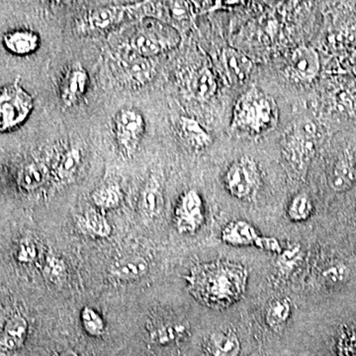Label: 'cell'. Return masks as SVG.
Wrapping results in <instances>:
<instances>
[{
    "label": "cell",
    "mask_w": 356,
    "mask_h": 356,
    "mask_svg": "<svg viewBox=\"0 0 356 356\" xmlns=\"http://www.w3.org/2000/svg\"><path fill=\"white\" fill-rule=\"evenodd\" d=\"M36 255V250L32 243H24L21 245L19 257L22 261H30Z\"/></svg>",
    "instance_id": "d590c367"
},
{
    "label": "cell",
    "mask_w": 356,
    "mask_h": 356,
    "mask_svg": "<svg viewBox=\"0 0 356 356\" xmlns=\"http://www.w3.org/2000/svg\"><path fill=\"white\" fill-rule=\"evenodd\" d=\"M355 221H356V207H355Z\"/></svg>",
    "instance_id": "f35d334b"
},
{
    "label": "cell",
    "mask_w": 356,
    "mask_h": 356,
    "mask_svg": "<svg viewBox=\"0 0 356 356\" xmlns=\"http://www.w3.org/2000/svg\"><path fill=\"white\" fill-rule=\"evenodd\" d=\"M127 7L120 6H104L89 10L76 21L77 32L88 34L109 29L123 19Z\"/></svg>",
    "instance_id": "8fae6325"
},
{
    "label": "cell",
    "mask_w": 356,
    "mask_h": 356,
    "mask_svg": "<svg viewBox=\"0 0 356 356\" xmlns=\"http://www.w3.org/2000/svg\"><path fill=\"white\" fill-rule=\"evenodd\" d=\"M140 208L149 218L158 217L163 209V195L161 184L156 178L147 181L140 195Z\"/></svg>",
    "instance_id": "cb8c5ba5"
},
{
    "label": "cell",
    "mask_w": 356,
    "mask_h": 356,
    "mask_svg": "<svg viewBox=\"0 0 356 356\" xmlns=\"http://www.w3.org/2000/svg\"><path fill=\"white\" fill-rule=\"evenodd\" d=\"M83 163V153L77 147H70L60 154L55 166V177L58 181H70L74 177Z\"/></svg>",
    "instance_id": "603a6c76"
},
{
    "label": "cell",
    "mask_w": 356,
    "mask_h": 356,
    "mask_svg": "<svg viewBox=\"0 0 356 356\" xmlns=\"http://www.w3.org/2000/svg\"><path fill=\"white\" fill-rule=\"evenodd\" d=\"M348 348L350 356H356V334H353V336L350 337Z\"/></svg>",
    "instance_id": "8d00e7d4"
},
{
    "label": "cell",
    "mask_w": 356,
    "mask_h": 356,
    "mask_svg": "<svg viewBox=\"0 0 356 356\" xmlns=\"http://www.w3.org/2000/svg\"><path fill=\"white\" fill-rule=\"evenodd\" d=\"M89 76L88 70L81 63H74L67 67L58 83V96L67 108L81 102L88 90Z\"/></svg>",
    "instance_id": "ba28073f"
},
{
    "label": "cell",
    "mask_w": 356,
    "mask_h": 356,
    "mask_svg": "<svg viewBox=\"0 0 356 356\" xmlns=\"http://www.w3.org/2000/svg\"><path fill=\"white\" fill-rule=\"evenodd\" d=\"M47 179V170L38 163H30L26 165L19 173L18 182L23 189L34 191L38 188Z\"/></svg>",
    "instance_id": "4316f807"
},
{
    "label": "cell",
    "mask_w": 356,
    "mask_h": 356,
    "mask_svg": "<svg viewBox=\"0 0 356 356\" xmlns=\"http://www.w3.org/2000/svg\"><path fill=\"white\" fill-rule=\"evenodd\" d=\"M222 182L233 197L250 200L261 187V170L254 159L248 156H240L227 168Z\"/></svg>",
    "instance_id": "8992f818"
},
{
    "label": "cell",
    "mask_w": 356,
    "mask_h": 356,
    "mask_svg": "<svg viewBox=\"0 0 356 356\" xmlns=\"http://www.w3.org/2000/svg\"><path fill=\"white\" fill-rule=\"evenodd\" d=\"M356 181V170L348 156H341L332 166L329 175V185L332 191L346 192L353 188Z\"/></svg>",
    "instance_id": "d6986e66"
},
{
    "label": "cell",
    "mask_w": 356,
    "mask_h": 356,
    "mask_svg": "<svg viewBox=\"0 0 356 356\" xmlns=\"http://www.w3.org/2000/svg\"><path fill=\"white\" fill-rule=\"evenodd\" d=\"M293 79L301 83H311L320 74L321 60L318 51L308 44H301L292 51L289 65Z\"/></svg>",
    "instance_id": "30bf717a"
},
{
    "label": "cell",
    "mask_w": 356,
    "mask_h": 356,
    "mask_svg": "<svg viewBox=\"0 0 356 356\" xmlns=\"http://www.w3.org/2000/svg\"><path fill=\"white\" fill-rule=\"evenodd\" d=\"M180 35L172 26L161 20L147 19L133 35L130 41L134 53L152 58L170 50L180 43Z\"/></svg>",
    "instance_id": "277c9868"
},
{
    "label": "cell",
    "mask_w": 356,
    "mask_h": 356,
    "mask_svg": "<svg viewBox=\"0 0 356 356\" xmlns=\"http://www.w3.org/2000/svg\"><path fill=\"white\" fill-rule=\"evenodd\" d=\"M314 205L305 193L295 196L288 206L287 215L293 222L307 221L313 214Z\"/></svg>",
    "instance_id": "f1b7e54d"
},
{
    "label": "cell",
    "mask_w": 356,
    "mask_h": 356,
    "mask_svg": "<svg viewBox=\"0 0 356 356\" xmlns=\"http://www.w3.org/2000/svg\"><path fill=\"white\" fill-rule=\"evenodd\" d=\"M300 254H301V248L299 245H290L286 250H282L280 254H278L280 255L278 264H280L283 273L292 270L293 267L300 259Z\"/></svg>",
    "instance_id": "1f68e13d"
},
{
    "label": "cell",
    "mask_w": 356,
    "mask_h": 356,
    "mask_svg": "<svg viewBox=\"0 0 356 356\" xmlns=\"http://www.w3.org/2000/svg\"><path fill=\"white\" fill-rule=\"evenodd\" d=\"M255 247L261 248V250H267V252H274V254H280L282 252L280 242L274 238H266V236H261L257 241Z\"/></svg>",
    "instance_id": "d6a6232c"
},
{
    "label": "cell",
    "mask_w": 356,
    "mask_h": 356,
    "mask_svg": "<svg viewBox=\"0 0 356 356\" xmlns=\"http://www.w3.org/2000/svg\"><path fill=\"white\" fill-rule=\"evenodd\" d=\"M291 315V305L287 299H275L269 303L266 312V322L271 329L278 330L286 324Z\"/></svg>",
    "instance_id": "484cf974"
},
{
    "label": "cell",
    "mask_w": 356,
    "mask_h": 356,
    "mask_svg": "<svg viewBox=\"0 0 356 356\" xmlns=\"http://www.w3.org/2000/svg\"><path fill=\"white\" fill-rule=\"evenodd\" d=\"M40 36L32 30L17 29L3 35L2 43L9 53L15 56H28L40 47Z\"/></svg>",
    "instance_id": "2e32d148"
},
{
    "label": "cell",
    "mask_w": 356,
    "mask_h": 356,
    "mask_svg": "<svg viewBox=\"0 0 356 356\" xmlns=\"http://www.w3.org/2000/svg\"><path fill=\"white\" fill-rule=\"evenodd\" d=\"M58 356H79L76 351L72 350H65L60 353Z\"/></svg>",
    "instance_id": "74e56055"
},
{
    "label": "cell",
    "mask_w": 356,
    "mask_h": 356,
    "mask_svg": "<svg viewBox=\"0 0 356 356\" xmlns=\"http://www.w3.org/2000/svg\"><path fill=\"white\" fill-rule=\"evenodd\" d=\"M123 193L118 184L103 185L92 192L91 200L102 210L114 209L120 205Z\"/></svg>",
    "instance_id": "d4e9b609"
},
{
    "label": "cell",
    "mask_w": 356,
    "mask_h": 356,
    "mask_svg": "<svg viewBox=\"0 0 356 356\" xmlns=\"http://www.w3.org/2000/svg\"><path fill=\"white\" fill-rule=\"evenodd\" d=\"M149 266L146 259L138 255L122 257L110 267V273L120 281L137 280L146 276Z\"/></svg>",
    "instance_id": "ac0fdd59"
},
{
    "label": "cell",
    "mask_w": 356,
    "mask_h": 356,
    "mask_svg": "<svg viewBox=\"0 0 356 356\" xmlns=\"http://www.w3.org/2000/svg\"><path fill=\"white\" fill-rule=\"evenodd\" d=\"M64 262L58 259V257H51L48 261V273L54 280L60 277L65 273Z\"/></svg>",
    "instance_id": "e575fe53"
},
{
    "label": "cell",
    "mask_w": 356,
    "mask_h": 356,
    "mask_svg": "<svg viewBox=\"0 0 356 356\" xmlns=\"http://www.w3.org/2000/svg\"><path fill=\"white\" fill-rule=\"evenodd\" d=\"M192 95L201 102H207L214 97L218 90L216 76L207 65L196 70L191 79Z\"/></svg>",
    "instance_id": "ffe728a7"
},
{
    "label": "cell",
    "mask_w": 356,
    "mask_h": 356,
    "mask_svg": "<svg viewBox=\"0 0 356 356\" xmlns=\"http://www.w3.org/2000/svg\"><path fill=\"white\" fill-rule=\"evenodd\" d=\"M146 132L144 116L135 108H122L114 115L112 133L119 152L125 158L135 156Z\"/></svg>",
    "instance_id": "52a82bcc"
},
{
    "label": "cell",
    "mask_w": 356,
    "mask_h": 356,
    "mask_svg": "<svg viewBox=\"0 0 356 356\" xmlns=\"http://www.w3.org/2000/svg\"><path fill=\"white\" fill-rule=\"evenodd\" d=\"M175 226L179 233H195L202 226L205 215L202 197L191 189L180 197L175 213Z\"/></svg>",
    "instance_id": "9c48e42d"
},
{
    "label": "cell",
    "mask_w": 356,
    "mask_h": 356,
    "mask_svg": "<svg viewBox=\"0 0 356 356\" xmlns=\"http://www.w3.org/2000/svg\"><path fill=\"white\" fill-rule=\"evenodd\" d=\"M187 327L184 324H163L156 327L149 334L152 341L158 344H168L181 339L186 334Z\"/></svg>",
    "instance_id": "83f0119b"
},
{
    "label": "cell",
    "mask_w": 356,
    "mask_h": 356,
    "mask_svg": "<svg viewBox=\"0 0 356 356\" xmlns=\"http://www.w3.org/2000/svg\"><path fill=\"white\" fill-rule=\"evenodd\" d=\"M177 129L180 138L193 151H204L212 144V136L196 119L180 117Z\"/></svg>",
    "instance_id": "5bb4252c"
},
{
    "label": "cell",
    "mask_w": 356,
    "mask_h": 356,
    "mask_svg": "<svg viewBox=\"0 0 356 356\" xmlns=\"http://www.w3.org/2000/svg\"><path fill=\"white\" fill-rule=\"evenodd\" d=\"M259 238L254 227L243 220L228 222L222 231V242L233 247H255Z\"/></svg>",
    "instance_id": "e0dca14e"
},
{
    "label": "cell",
    "mask_w": 356,
    "mask_h": 356,
    "mask_svg": "<svg viewBox=\"0 0 356 356\" xmlns=\"http://www.w3.org/2000/svg\"><path fill=\"white\" fill-rule=\"evenodd\" d=\"M221 62L226 76L232 84H243L248 81L254 63L242 51L227 47L222 49Z\"/></svg>",
    "instance_id": "7c38bea8"
},
{
    "label": "cell",
    "mask_w": 356,
    "mask_h": 356,
    "mask_svg": "<svg viewBox=\"0 0 356 356\" xmlns=\"http://www.w3.org/2000/svg\"><path fill=\"white\" fill-rule=\"evenodd\" d=\"M248 273L242 264L216 261L194 267L186 276L189 291L212 309H226L236 303L247 289Z\"/></svg>",
    "instance_id": "6da1fadb"
},
{
    "label": "cell",
    "mask_w": 356,
    "mask_h": 356,
    "mask_svg": "<svg viewBox=\"0 0 356 356\" xmlns=\"http://www.w3.org/2000/svg\"><path fill=\"white\" fill-rule=\"evenodd\" d=\"M170 13L175 19L181 20L188 17L189 6L187 2H168Z\"/></svg>",
    "instance_id": "836d02e7"
},
{
    "label": "cell",
    "mask_w": 356,
    "mask_h": 356,
    "mask_svg": "<svg viewBox=\"0 0 356 356\" xmlns=\"http://www.w3.org/2000/svg\"><path fill=\"white\" fill-rule=\"evenodd\" d=\"M318 138L317 125L310 119L293 122L283 134V158L300 180L305 179L312 159L317 153Z\"/></svg>",
    "instance_id": "3957f363"
},
{
    "label": "cell",
    "mask_w": 356,
    "mask_h": 356,
    "mask_svg": "<svg viewBox=\"0 0 356 356\" xmlns=\"http://www.w3.org/2000/svg\"><path fill=\"white\" fill-rule=\"evenodd\" d=\"M77 228L91 238H107L111 234V225L102 213L89 210L76 220Z\"/></svg>",
    "instance_id": "44dd1931"
},
{
    "label": "cell",
    "mask_w": 356,
    "mask_h": 356,
    "mask_svg": "<svg viewBox=\"0 0 356 356\" xmlns=\"http://www.w3.org/2000/svg\"><path fill=\"white\" fill-rule=\"evenodd\" d=\"M81 324L84 331L91 337H102L105 332L104 321L97 312L90 307H84L81 311Z\"/></svg>",
    "instance_id": "f546056e"
},
{
    "label": "cell",
    "mask_w": 356,
    "mask_h": 356,
    "mask_svg": "<svg viewBox=\"0 0 356 356\" xmlns=\"http://www.w3.org/2000/svg\"><path fill=\"white\" fill-rule=\"evenodd\" d=\"M208 350L212 356H238L241 353L240 339L232 331L216 332L209 337Z\"/></svg>",
    "instance_id": "7402d4cb"
},
{
    "label": "cell",
    "mask_w": 356,
    "mask_h": 356,
    "mask_svg": "<svg viewBox=\"0 0 356 356\" xmlns=\"http://www.w3.org/2000/svg\"><path fill=\"white\" fill-rule=\"evenodd\" d=\"M135 57L122 63L121 70L126 83L132 88H142L152 81L154 76V65L149 58Z\"/></svg>",
    "instance_id": "4fadbf2b"
},
{
    "label": "cell",
    "mask_w": 356,
    "mask_h": 356,
    "mask_svg": "<svg viewBox=\"0 0 356 356\" xmlns=\"http://www.w3.org/2000/svg\"><path fill=\"white\" fill-rule=\"evenodd\" d=\"M27 321L21 316H14L7 321L0 336V355H10L21 348L27 334Z\"/></svg>",
    "instance_id": "9a60e30c"
},
{
    "label": "cell",
    "mask_w": 356,
    "mask_h": 356,
    "mask_svg": "<svg viewBox=\"0 0 356 356\" xmlns=\"http://www.w3.org/2000/svg\"><path fill=\"white\" fill-rule=\"evenodd\" d=\"M34 108L31 95L21 86L19 79L0 88V133L22 125Z\"/></svg>",
    "instance_id": "5b68a950"
},
{
    "label": "cell",
    "mask_w": 356,
    "mask_h": 356,
    "mask_svg": "<svg viewBox=\"0 0 356 356\" xmlns=\"http://www.w3.org/2000/svg\"><path fill=\"white\" fill-rule=\"evenodd\" d=\"M348 273H350V270H348V266H344L343 264H336L325 269L323 273V277L329 284L339 285L346 280Z\"/></svg>",
    "instance_id": "4dcf8cb0"
},
{
    "label": "cell",
    "mask_w": 356,
    "mask_h": 356,
    "mask_svg": "<svg viewBox=\"0 0 356 356\" xmlns=\"http://www.w3.org/2000/svg\"><path fill=\"white\" fill-rule=\"evenodd\" d=\"M280 116V108L273 96L252 86L236 98L231 130L248 139H257L277 127Z\"/></svg>",
    "instance_id": "7a4b0ae2"
}]
</instances>
